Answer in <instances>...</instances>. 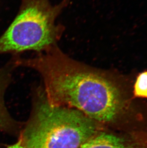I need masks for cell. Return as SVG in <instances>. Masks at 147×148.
I'll list each match as a JSON object with an SVG mask.
<instances>
[{"mask_svg":"<svg viewBox=\"0 0 147 148\" xmlns=\"http://www.w3.org/2000/svg\"><path fill=\"white\" fill-rule=\"evenodd\" d=\"M17 64L40 74L51 105L77 109L102 126L116 124L129 111V99L115 76L73 59L59 45L18 57Z\"/></svg>","mask_w":147,"mask_h":148,"instance_id":"obj_1","label":"cell"},{"mask_svg":"<svg viewBox=\"0 0 147 148\" xmlns=\"http://www.w3.org/2000/svg\"><path fill=\"white\" fill-rule=\"evenodd\" d=\"M30 117L20 135L25 148H80L103 129L77 109L54 106L43 88L36 91Z\"/></svg>","mask_w":147,"mask_h":148,"instance_id":"obj_2","label":"cell"},{"mask_svg":"<svg viewBox=\"0 0 147 148\" xmlns=\"http://www.w3.org/2000/svg\"><path fill=\"white\" fill-rule=\"evenodd\" d=\"M69 4L70 0L55 4L50 0H22L16 16L0 36V55L39 53L58 45L65 27L56 20Z\"/></svg>","mask_w":147,"mask_h":148,"instance_id":"obj_3","label":"cell"},{"mask_svg":"<svg viewBox=\"0 0 147 148\" xmlns=\"http://www.w3.org/2000/svg\"><path fill=\"white\" fill-rule=\"evenodd\" d=\"M80 148H147V132H109L102 130Z\"/></svg>","mask_w":147,"mask_h":148,"instance_id":"obj_4","label":"cell"},{"mask_svg":"<svg viewBox=\"0 0 147 148\" xmlns=\"http://www.w3.org/2000/svg\"><path fill=\"white\" fill-rule=\"evenodd\" d=\"M17 68L16 56H14L0 68V134H14L18 130V123L9 113L4 102L6 91L11 82L14 71Z\"/></svg>","mask_w":147,"mask_h":148,"instance_id":"obj_5","label":"cell"},{"mask_svg":"<svg viewBox=\"0 0 147 148\" xmlns=\"http://www.w3.org/2000/svg\"><path fill=\"white\" fill-rule=\"evenodd\" d=\"M135 98H147V71L138 75L135 82L133 91Z\"/></svg>","mask_w":147,"mask_h":148,"instance_id":"obj_6","label":"cell"},{"mask_svg":"<svg viewBox=\"0 0 147 148\" xmlns=\"http://www.w3.org/2000/svg\"><path fill=\"white\" fill-rule=\"evenodd\" d=\"M6 148H25L21 144V143L18 140V142L15 144L8 146Z\"/></svg>","mask_w":147,"mask_h":148,"instance_id":"obj_7","label":"cell"}]
</instances>
